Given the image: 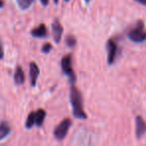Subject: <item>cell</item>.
Masks as SVG:
<instances>
[{
  "label": "cell",
  "instance_id": "18",
  "mask_svg": "<svg viewBox=\"0 0 146 146\" xmlns=\"http://www.w3.org/2000/svg\"><path fill=\"white\" fill-rule=\"evenodd\" d=\"M40 2H41V4H42L43 6H47V5H48V3H49V0H40Z\"/></svg>",
  "mask_w": 146,
  "mask_h": 146
},
{
  "label": "cell",
  "instance_id": "19",
  "mask_svg": "<svg viewBox=\"0 0 146 146\" xmlns=\"http://www.w3.org/2000/svg\"><path fill=\"white\" fill-rule=\"evenodd\" d=\"M136 2L140 3V4L144 5V6H146V0H135Z\"/></svg>",
  "mask_w": 146,
  "mask_h": 146
},
{
  "label": "cell",
  "instance_id": "20",
  "mask_svg": "<svg viewBox=\"0 0 146 146\" xmlns=\"http://www.w3.org/2000/svg\"><path fill=\"white\" fill-rule=\"evenodd\" d=\"M4 7V1L3 0H0V8Z\"/></svg>",
  "mask_w": 146,
  "mask_h": 146
},
{
  "label": "cell",
  "instance_id": "22",
  "mask_svg": "<svg viewBox=\"0 0 146 146\" xmlns=\"http://www.w3.org/2000/svg\"><path fill=\"white\" fill-rule=\"evenodd\" d=\"M64 1H69V0H64Z\"/></svg>",
  "mask_w": 146,
  "mask_h": 146
},
{
  "label": "cell",
  "instance_id": "13",
  "mask_svg": "<svg viewBox=\"0 0 146 146\" xmlns=\"http://www.w3.org/2000/svg\"><path fill=\"white\" fill-rule=\"evenodd\" d=\"M16 1H17L18 6L20 7V9H22V10L28 9L29 7H31L33 2H34V0H16Z\"/></svg>",
  "mask_w": 146,
  "mask_h": 146
},
{
  "label": "cell",
  "instance_id": "2",
  "mask_svg": "<svg viewBox=\"0 0 146 146\" xmlns=\"http://www.w3.org/2000/svg\"><path fill=\"white\" fill-rule=\"evenodd\" d=\"M128 38L133 42H143L146 40V31L144 29V23L138 21L134 27H132L127 33Z\"/></svg>",
  "mask_w": 146,
  "mask_h": 146
},
{
  "label": "cell",
  "instance_id": "12",
  "mask_svg": "<svg viewBox=\"0 0 146 146\" xmlns=\"http://www.w3.org/2000/svg\"><path fill=\"white\" fill-rule=\"evenodd\" d=\"M46 117V111L44 109H38L35 111V125H37L38 127H40L43 124Z\"/></svg>",
  "mask_w": 146,
  "mask_h": 146
},
{
  "label": "cell",
  "instance_id": "21",
  "mask_svg": "<svg viewBox=\"0 0 146 146\" xmlns=\"http://www.w3.org/2000/svg\"><path fill=\"white\" fill-rule=\"evenodd\" d=\"M89 1H90V0H85V2H86V3H88Z\"/></svg>",
  "mask_w": 146,
  "mask_h": 146
},
{
  "label": "cell",
  "instance_id": "9",
  "mask_svg": "<svg viewBox=\"0 0 146 146\" xmlns=\"http://www.w3.org/2000/svg\"><path fill=\"white\" fill-rule=\"evenodd\" d=\"M47 32H48V30H47L46 25L42 23L38 27L31 30V35L33 37H36V38H43V37L47 36Z\"/></svg>",
  "mask_w": 146,
  "mask_h": 146
},
{
  "label": "cell",
  "instance_id": "15",
  "mask_svg": "<svg viewBox=\"0 0 146 146\" xmlns=\"http://www.w3.org/2000/svg\"><path fill=\"white\" fill-rule=\"evenodd\" d=\"M65 41H66V45L70 48L74 47L76 45V38L73 35H67L66 38H65Z\"/></svg>",
  "mask_w": 146,
  "mask_h": 146
},
{
  "label": "cell",
  "instance_id": "8",
  "mask_svg": "<svg viewBox=\"0 0 146 146\" xmlns=\"http://www.w3.org/2000/svg\"><path fill=\"white\" fill-rule=\"evenodd\" d=\"M39 67L35 62H31L29 65V77H30V84L34 87L36 85L37 78L39 76Z\"/></svg>",
  "mask_w": 146,
  "mask_h": 146
},
{
  "label": "cell",
  "instance_id": "4",
  "mask_svg": "<svg viewBox=\"0 0 146 146\" xmlns=\"http://www.w3.org/2000/svg\"><path fill=\"white\" fill-rule=\"evenodd\" d=\"M61 69L63 72L69 77L71 82H74L76 80V76L72 67V55L66 54L61 59Z\"/></svg>",
  "mask_w": 146,
  "mask_h": 146
},
{
  "label": "cell",
  "instance_id": "6",
  "mask_svg": "<svg viewBox=\"0 0 146 146\" xmlns=\"http://www.w3.org/2000/svg\"><path fill=\"white\" fill-rule=\"evenodd\" d=\"M135 133L138 139L142 138L146 133V122L140 115H137L135 118Z\"/></svg>",
  "mask_w": 146,
  "mask_h": 146
},
{
  "label": "cell",
  "instance_id": "10",
  "mask_svg": "<svg viewBox=\"0 0 146 146\" xmlns=\"http://www.w3.org/2000/svg\"><path fill=\"white\" fill-rule=\"evenodd\" d=\"M14 82L16 85H21L25 82V74L21 66H16L14 71Z\"/></svg>",
  "mask_w": 146,
  "mask_h": 146
},
{
  "label": "cell",
  "instance_id": "7",
  "mask_svg": "<svg viewBox=\"0 0 146 146\" xmlns=\"http://www.w3.org/2000/svg\"><path fill=\"white\" fill-rule=\"evenodd\" d=\"M63 34V27L61 25L60 21L58 19H55L52 23V35L53 39L56 43H59L61 41Z\"/></svg>",
  "mask_w": 146,
  "mask_h": 146
},
{
  "label": "cell",
  "instance_id": "17",
  "mask_svg": "<svg viewBox=\"0 0 146 146\" xmlns=\"http://www.w3.org/2000/svg\"><path fill=\"white\" fill-rule=\"evenodd\" d=\"M4 57V49H3V44L1 42V39H0V60Z\"/></svg>",
  "mask_w": 146,
  "mask_h": 146
},
{
  "label": "cell",
  "instance_id": "1",
  "mask_svg": "<svg viewBox=\"0 0 146 146\" xmlns=\"http://www.w3.org/2000/svg\"><path fill=\"white\" fill-rule=\"evenodd\" d=\"M70 102L72 106V112L74 117L77 119H86L87 114L83 108V100L82 94L75 85H71L70 87Z\"/></svg>",
  "mask_w": 146,
  "mask_h": 146
},
{
  "label": "cell",
  "instance_id": "14",
  "mask_svg": "<svg viewBox=\"0 0 146 146\" xmlns=\"http://www.w3.org/2000/svg\"><path fill=\"white\" fill-rule=\"evenodd\" d=\"M34 124H35V112L32 111V112H30V113H29L28 117H27L25 126H26V128L30 129V128L33 127V125H34Z\"/></svg>",
  "mask_w": 146,
  "mask_h": 146
},
{
  "label": "cell",
  "instance_id": "5",
  "mask_svg": "<svg viewBox=\"0 0 146 146\" xmlns=\"http://www.w3.org/2000/svg\"><path fill=\"white\" fill-rule=\"evenodd\" d=\"M106 49H107V62L109 65H112L116 59V55H117V43L113 39H109L106 43Z\"/></svg>",
  "mask_w": 146,
  "mask_h": 146
},
{
  "label": "cell",
  "instance_id": "16",
  "mask_svg": "<svg viewBox=\"0 0 146 146\" xmlns=\"http://www.w3.org/2000/svg\"><path fill=\"white\" fill-rule=\"evenodd\" d=\"M51 49H52V45H51L50 43H45V44L42 46V52L45 53V54H47V53L50 52Z\"/></svg>",
  "mask_w": 146,
  "mask_h": 146
},
{
  "label": "cell",
  "instance_id": "11",
  "mask_svg": "<svg viewBox=\"0 0 146 146\" xmlns=\"http://www.w3.org/2000/svg\"><path fill=\"white\" fill-rule=\"evenodd\" d=\"M10 131L11 127L8 124V122L5 121V120L1 121V123H0V141L6 138L10 134Z\"/></svg>",
  "mask_w": 146,
  "mask_h": 146
},
{
  "label": "cell",
  "instance_id": "3",
  "mask_svg": "<svg viewBox=\"0 0 146 146\" xmlns=\"http://www.w3.org/2000/svg\"><path fill=\"white\" fill-rule=\"evenodd\" d=\"M71 125H72V120L70 118H65L63 119L58 125L55 127L54 129V134L55 138L57 140H63L65 137H66L67 133H68L69 129H70Z\"/></svg>",
  "mask_w": 146,
  "mask_h": 146
}]
</instances>
